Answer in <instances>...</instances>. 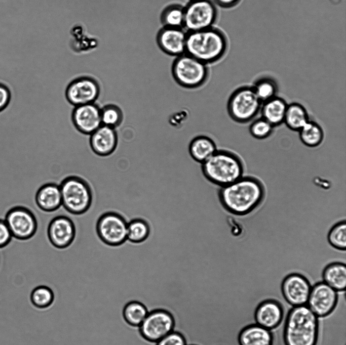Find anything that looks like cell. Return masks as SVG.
<instances>
[{"mask_svg": "<svg viewBox=\"0 0 346 345\" xmlns=\"http://www.w3.org/2000/svg\"><path fill=\"white\" fill-rule=\"evenodd\" d=\"M264 194L262 184L256 179L243 176L219 191V199L229 212L239 215L249 213L262 201Z\"/></svg>", "mask_w": 346, "mask_h": 345, "instance_id": "1", "label": "cell"}, {"mask_svg": "<svg viewBox=\"0 0 346 345\" xmlns=\"http://www.w3.org/2000/svg\"><path fill=\"white\" fill-rule=\"evenodd\" d=\"M319 326L318 318L307 306L293 307L285 322V345H317Z\"/></svg>", "mask_w": 346, "mask_h": 345, "instance_id": "2", "label": "cell"}, {"mask_svg": "<svg viewBox=\"0 0 346 345\" xmlns=\"http://www.w3.org/2000/svg\"><path fill=\"white\" fill-rule=\"evenodd\" d=\"M227 48L226 35L215 26L187 32L185 53L207 65L221 59Z\"/></svg>", "mask_w": 346, "mask_h": 345, "instance_id": "3", "label": "cell"}, {"mask_svg": "<svg viewBox=\"0 0 346 345\" xmlns=\"http://www.w3.org/2000/svg\"><path fill=\"white\" fill-rule=\"evenodd\" d=\"M205 178L221 187L228 185L243 177L244 164L240 157L226 150L217 149L201 164Z\"/></svg>", "mask_w": 346, "mask_h": 345, "instance_id": "4", "label": "cell"}, {"mask_svg": "<svg viewBox=\"0 0 346 345\" xmlns=\"http://www.w3.org/2000/svg\"><path fill=\"white\" fill-rule=\"evenodd\" d=\"M62 205L67 211L74 215L86 212L92 202V192L88 183L77 176H69L59 185Z\"/></svg>", "mask_w": 346, "mask_h": 345, "instance_id": "5", "label": "cell"}, {"mask_svg": "<svg viewBox=\"0 0 346 345\" xmlns=\"http://www.w3.org/2000/svg\"><path fill=\"white\" fill-rule=\"evenodd\" d=\"M171 72L176 82L187 89L202 87L209 77L208 65L186 53L176 57Z\"/></svg>", "mask_w": 346, "mask_h": 345, "instance_id": "6", "label": "cell"}, {"mask_svg": "<svg viewBox=\"0 0 346 345\" xmlns=\"http://www.w3.org/2000/svg\"><path fill=\"white\" fill-rule=\"evenodd\" d=\"M262 104L252 86L244 85L231 94L227 101V110L234 121L246 123L258 115Z\"/></svg>", "mask_w": 346, "mask_h": 345, "instance_id": "7", "label": "cell"}, {"mask_svg": "<svg viewBox=\"0 0 346 345\" xmlns=\"http://www.w3.org/2000/svg\"><path fill=\"white\" fill-rule=\"evenodd\" d=\"M184 9L183 28L187 32L214 26L218 17V10L212 0L189 1Z\"/></svg>", "mask_w": 346, "mask_h": 345, "instance_id": "8", "label": "cell"}, {"mask_svg": "<svg viewBox=\"0 0 346 345\" xmlns=\"http://www.w3.org/2000/svg\"><path fill=\"white\" fill-rule=\"evenodd\" d=\"M127 224L120 213L112 211L102 214L96 225L97 234L100 240L110 246L121 245L127 239Z\"/></svg>", "mask_w": 346, "mask_h": 345, "instance_id": "9", "label": "cell"}, {"mask_svg": "<svg viewBox=\"0 0 346 345\" xmlns=\"http://www.w3.org/2000/svg\"><path fill=\"white\" fill-rule=\"evenodd\" d=\"M4 220L12 237L19 240L31 238L37 229V221L34 214L29 208L15 206L6 213Z\"/></svg>", "mask_w": 346, "mask_h": 345, "instance_id": "10", "label": "cell"}, {"mask_svg": "<svg viewBox=\"0 0 346 345\" xmlns=\"http://www.w3.org/2000/svg\"><path fill=\"white\" fill-rule=\"evenodd\" d=\"M100 94L98 81L89 76H81L72 80L65 91L66 99L74 107L95 103Z\"/></svg>", "mask_w": 346, "mask_h": 345, "instance_id": "11", "label": "cell"}, {"mask_svg": "<svg viewBox=\"0 0 346 345\" xmlns=\"http://www.w3.org/2000/svg\"><path fill=\"white\" fill-rule=\"evenodd\" d=\"M174 325L173 318L169 313L163 310H155L148 313L139 328L145 339L158 342L173 331Z\"/></svg>", "mask_w": 346, "mask_h": 345, "instance_id": "12", "label": "cell"}, {"mask_svg": "<svg viewBox=\"0 0 346 345\" xmlns=\"http://www.w3.org/2000/svg\"><path fill=\"white\" fill-rule=\"evenodd\" d=\"M338 299L336 290L324 282H320L312 287L307 304L318 318H324L334 311Z\"/></svg>", "mask_w": 346, "mask_h": 345, "instance_id": "13", "label": "cell"}, {"mask_svg": "<svg viewBox=\"0 0 346 345\" xmlns=\"http://www.w3.org/2000/svg\"><path fill=\"white\" fill-rule=\"evenodd\" d=\"M312 286L309 281L298 273H292L283 279L281 290L287 303L292 307L306 305Z\"/></svg>", "mask_w": 346, "mask_h": 345, "instance_id": "14", "label": "cell"}, {"mask_svg": "<svg viewBox=\"0 0 346 345\" xmlns=\"http://www.w3.org/2000/svg\"><path fill=\"white\" fill-rule=\"evenodd\" d=\"M76 234L75 225L67 216L59 215L50 222L47 235L51 244L58 249H64L73 242Z\"/></svg>", "mask_w": 346, "mask_h": 345, "instance_id": "15", "label": "cell"}, {"mask_svg": "<svg viewBox=\"0 0 346 345\" xmlns=\"http://www.w3.org/2000/svg\"><path fill=\"white\" fill-rule=\"evenodd\" d=\"M71 118L78 131L90 135L102 125L101 108L95 103L75 106Z\"/></svg>", "mask_w": 346, "mask_h": 345, "instance_id": "16", "label": "cell"}, {"mask_svg": "<svg viewBox=\"0 0 346 345\" xmlns=\"http://www.w3.org/2000/svg\"><path fill=\"white\" fill-rule=\"evenodd\" d=\"M186 35L183 28L163 27L157 33L156 41L164 53L177 57L185 53Z\"/></svg>", "mask_w": 346, "mask_h": 345, "instance_id": "17", "label": "cell"}, {"mask_svg": "<svg viewBox=\"0 0 346 345\" xmlns=\"http://www.w3.org/2000/svg\"><path fill=\"white\" fill-rule=\"evenodd\" d=\"M284 309L278 301L268 299L260 303L254 312L256 323L269 330L276 329L282 323Z\"/></svg>", "mask_w": 346, "mask_h": 345, "instance_id": "18", "label": "cell"}, {"mask_svg": "<svg viewBox=\"0 0 346 345\" xmlns=\"http://www.w3.org/2000/svg\"><path fill=\"white\" fill-rule=\"evenodd\" d=\"M90 136L91 149L99 156L111 155L117 147L118 136L116 128L102 124Z\"/></svg>", "mask_w": 346, "mask_h": 345, "instance_id": "19", "label": "cell"}, {"mask_svg": "<svg viewBox=\"0 0 346 345\" xmlns=\"http://www.w3.org/2000/svg\"><path fill=\"white\" fill-rule=\"evenodd\" d=\"M35 201L38 207L44 211H56L62 205L59 185L54 183L43 185L35 194Z\"/></svg>", "mask_w": 346, "mask_h": 345, "instance_id": "20", "label": "cell"}, {"mask_svg": "<svg viewBox=\"0 0 346 345\" xmlns=\"http://www.w3.org/2000/svg\"><path fill=\"white\" fill-rule=\"evenodd\" d=\"M239 345H274L273 334L257 324L242 328L238 335Z\"/></svg>", "mask_w": 346, "mask_h": 345, "instance_id": "21", "label": "cell"}, {"mask_svg": "<svg viewBox=\"0 0 346 345\" xmlns=\"http://www.w3.org/2000/svg\"><path fill=\"white\" fill-rule=\"evenodd\" d=\"M288 103L282 98L276 96L263 102L261 107V117L274 127L284 123Z\"/></svg>", "mask_w": 346, "mask_h": 345, "instance_id": "22", "label": "cell"}, {"mask_svg": "<svg viewBox=\"0 0 346 345\" xmlns=\"http://www.w3.org/2000/svg\"><path fill=\"white\" fill-rule=\"evenodd\" d=\"M217 150L216 143L210 137L199 135L194 138L188 146V152L191 157L201 164L206 161Z\"/></svg>", "mask_w": 346, "mask_h": 345, "instance_id": "23", "label": "cell"}, {"mask_svg": "<svg viewBox=\"0 0 346 345\" xmlns=\"http://www.w3.org/2000/svg\"><path fill=\"white\" fill-rule=\"evenodd\" d=\"M323 282L337 292L344 291L346 286V266L334 263L328 265L322 273Z\"/></svg>", "mask_w": 346, "mask_h": 345, "instance_id": "24", "label": "cell"}, {"mask_svg": "<svg viewBox=\"0 0 346 345\" xmlns=\"http://www.w3.org/2000/svg\"><path fill=\"white\" fill-rule=\"evenodd\" d=\"M310 119L308 112L302 105L297 102L288 104L284 123L289 129L298 132Z\"/></svg>", "mask_w": 346, "mask_h": 345, "instance_id": "25", "label": "cell"}, {"mask_svg": "<svg viewBox=\"0 0 346 345\" xmlns=\"http://www.w3.org/2000/svg\"><path fill=\"white\" fill-rule=\"evenodd\" d=\"M85 31V28L79 25L75 26L70 30L69 46L74 53L89 52L98 46L97 40L88 35Z\"/></svg>", "mask_w": 346, "mask_h": 345, "instance_id": "26", "label": "cell"}, {"mask_svg": "<svg viewBox=\"0 0 346 345\" xmlns=\"http://www.w3.org/2000/svg\"><path fill=\"white\" fill-rule=\"evenodd\" d=\"M298 132L301 142L305 146L311 148L319 146L324 137L322 127L317 122L311 119Z\"/></svg>", "mask_w": 346, "mask_h": 345, "instance_id": "27", "label": "cell"}, {"mask_svg": "<svg viewBox=\"0 0 346 345\" xmlns=\"http://www.w3.org/2000/svg\"><path fill=\"white\" fill-rule=\"evenodd\" d=\"M184 19V7L179 4H171L166 7L160 17L163 27L171 28H183Z\"/></svg>", "mask_w": 346, "mask_h": 345, "instance_id": "28", "label": "cell"}, {"mask_svg": "<svg viewBox=\"0 0 346 345\" xmlns=\"http://www.w3.org/2000/svg\"><path fill=\"white\" fill-rule=\"evenodd\" d=\"M148 313L146 308L142 304L134 300L127 303L123 310L125 321L133 326H139Z\"/></svg>", "mask_w": 346, "mask_h": 345, "instance_id": "29", "label": "cell"}, {"mask_svg": "<svg viewBox=\"0 0 346 345\" xmlns=\"http://www.w3.org/2000/svg\"><path fill=\"white\" fill-rule=\"evenodd\" d=\"M150 228L146 221L140 219H135L127 224V239L134 243L145 241L148 237Z\"/></svg>", "mask_w": 346, "mask_h": 345, "instance_id": "30", "label": "cell"}, {"mask_svg": "<svg viewBox=\"0 0 346 345\" xmlns=\"http://www.w3.org/2000/svg\"><path fill=\"white\" fill-rule=\"evenodd\" d=\"M257 96L263 103L277 96L278 86L276 81L270 77H262L252 86Z\"/></svg>", "mask_w": 346, "mask_h": 345, "instance_id": "31", "label": "cell"}, {"mask_svg": "<svg viewBox=\"0 0 346 345\" xmlns=\"http://www.w3.org/2000/svg\"><path fill=\"white\" fill-rule=\"evenodd\" d=\"M123 119V111L117 105L109 104L101 108V119L102 125L116 128L122 124Z\"/></svg>", "mask_w": 346, "mask_h": 345, "instance_id": "32", "label": "cell"}, {"mask_svg": "<svg viewBox=\"0 0 346 345\" xmlns=\"http://www.w3.org/2000/svg\"><path fill=\"white\" fill-rule=\"evenodd\" d=\"M54 300V293L47 286H39L33 289L30 294V300L34 306L43 309L50 306Z\"/></svg>", "mask_w": 346, "mask_h": 345, "instance_id": "33", "label": "cell"}, {"mask_svg": "<svg viewBox=\"0 0 346 345\" xmlns=\"http://www.w3.org/2000/svg\"><path fill=\"white\" fill-rule=\"evenodd\" d=\"M328 240L335 248L345 250L346 248V223L345 221L335 225L329 231Z\"/></svg>", "mask_w": 346, "mask_h": 345, "instance_id": "34", "label": "cell"}, {"mask_svg": "<svg viewBox=\"0 0 346 345\" xmlns=\"http://www.w3.org/2000/svg\"><path fill=\"white\" fill-rule=\"evenodd\" d=\"M274 127L262 117L254 120L250 125L251 135L259 140L265 139L273 133Z\"/></svg>", "mask_w": 346, "mask_h": 345, "instance_id": "35", "label": "cell"}, {"mask_svg": "<svg viewBox=\"0 0 346 345\" xmlns=\"http://www.w3.org/2000/svg\"><path fill=\"white\" fill-rule=\"evenodd\" d=\"M156 345H186V343L181 334L173 331L157 342Z\"/></svg>", "mask_w": 346, "mask_h": 345, "instance_id": "36", "label": "cell"}, {"mask_svg": "<svg viewBox=\"0 0 346 345\" xmlns=\"http://www.w3.org/2000/svg\"><path fill=\"white\" fill-rule=\"evenodd\" d=\"M11 232L4 220L0 219V248L7 246L12 239Z\"/></svg>", "mask_w": 346, "mask_h": 345, "instance_id": "37", "label": "cell"}, {"mask_svg": "<svg viewBox=\"0 0 346 345\" xmlns=\"http://www.w3.org/2000/svg\"><path fill=\"white\" fill-rule=\"evenodd\" d=\"M11 99V92L9 87L0 82V112L9 105Z\"/></svg>", "mask_w": 346, "mask_h": 345, "instance_id": "38", "label": "cell"}, {"mask_svg": "<svg viewBox=\"0 0 346 345\" xmlns=\"http://www.w3.org/2000/svg\"><path fill=\"white\" fill-rule=\"evenodd\" d=\"M216 6L222 8H230L237 5L240 0H212Z\"/></svg>", "mask_w": 346, "mask_h": 345, "instance_id": "39", "label": "cell"}, {"mask_svg": "<svg viewBox=\"0 0 346 345\" xmlns=\"http://www.w3.org/2000/svg\"><path fill=\"white\" fill-rule=\"evenodd\" d=\"M189 1H197V0H188Z\"/></svg>", "mask_w": 346, "mask_h": 345, "instance_id": "40", "label": "cell"}]
</instances>
